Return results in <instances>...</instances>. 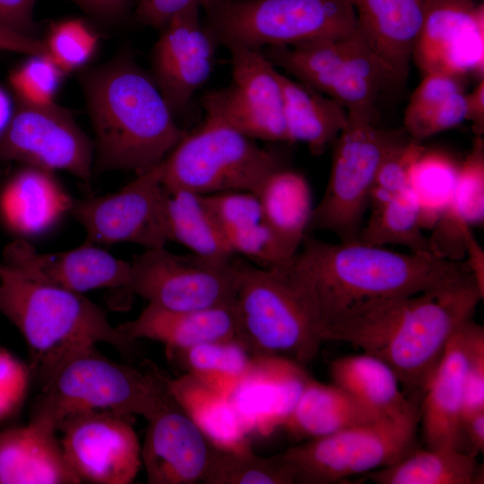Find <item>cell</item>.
Segmentation results:
<instances>
[{
    "label": "cell",
    "instance_id": "obj_31",
    "mask_svg": "<svg viewBox=\"0 0 484 484\" xmlns=\"http://www.w3.org/2000/svg\"><path fill=\"white\" fill-rule=\"evenodd\" d=\"M257 196L264 222L291 260L307 233L314 209L306 177L296 170L282 167L269 176Z\"/></svg>",
    "mask_w": 484,
    "mask_h": 484
},
{
    "label": "cell",
    "instance_id": "obj_40",
    "mask_svg": "<svg viewBox=\"0 0 484 484\" xmlns=\"http://www.w3.org/2000/svg\"><path fill=\"white\" fill-rule=\"evenodd\" d=\"M98 40L83 22L70 19L55 24L44 43L48 55L66 73L91 59Z\"/></svg>",
    "mask_w": 484,
    "mask_h": 484
},
{
    "label": "cell",
    "instance_id": "obj_7",
    "mask_svg": "<svg viewBox=\"0 0 484 484\" xmlns=\"http://www.w3.org/2000/svg\"><path fill=\"white\" fill-rule=\"evenodd\" d=\"M203 25L217 45L270 46L345 38L356 31L350 0H208Z\"/></svg>",
    "mask_w": 484,
    "mask_h": 484
},
{
    "label": "cell",
    "instance_id": "obj_10",
    "mask_svg": "<svg viewBox=\"0 0 484 484\" xmlns=\"http://www.w3.org/2000/svg\"><path fill=\"white\" fill-rule=\"evenodd\" d=\"M419 418L391 419L350 427L291 446L279 456L294 483L331 484L388 466L417 448Z\"/></svg>",
    "mask_w": 484,
    "mask_h": 484
},
{
    "label": "cell",
    "instance_id": "obj_4",
    "mask_svg": "<svg viewBox=\"0 0 484 484\" xmlns=\"http://www.w3.org/2000/svg\"><path fill=\"white\" fill-rule=\"evenodd\" d=\"M0 314L23 336L31 369L43 389L71 359L106 342L124 353L135 341L111 325L104 311L84 297L37 281L0 261Z\"/></svg>",
    "mask_w": 484,
    "mask_h": 484
},
{
    "label": "cell",
    "instance_id": "obj_48",
    "mask_svg": "<svg viewBox=\"0 0 484 484\" xmlns=\"http://www.w3.org/2000/svg\"><path fill=\"white\" fill-rule=\"evenodd\" d=\"M0 50L33 55H48L45 43L0 27Z\"/></svg>",
    "mask_w": 484,
    "mask_h": 484
},
{
    "label": "cell",
    "instance_id": "obj_33",
    "mask_svg": "<svg viewBox=\"0 0 484 484\" xmlns=\"http://www.w3.org/2000/svg\"><path fill=\"white\" fill-rule=\"evenodd\" d=\"M376 484H480L483 468L469 454L416 448L395 462L365 474Z\"/></svg>",
    "mask_w": 484,
    "mask_h": 484
},
{
    "label": "cell",
    "instance_id": "obj_16",
    "mask_svg": "<svg viewBox=\"0 0 484 484\" xmlns=\"http://www.w3.org/2000/svg\"><path fill=\"white\" fill-rule=\"evenodd\" d=\"M412 60L424 73L483 78L484 9L476 0H428Z\"/></svg>",
    "mask_w": 484,
    "mask_h": 484
},
{
    "label": "cell",
    "instance_id": "obj_27",
    "mask_svg": "<svg viewBox=\"0 0 484 484\" xmlns=\"http://www.w3.org/2000/svg\"><path fill=\"white\" fill-rule=\"evenodd\" d=\"M484 222V143L475 136L461 162L457 184L444 213L428 237L433 252L452 261L464 257L462 229Z\"/></svg>",
    "mask_w": 484,
    "mask_h": 484
},
{
    "label": "cell",
    "instance_id": "obj_49",
    "mask_svg": "<svg viewBox=\"0 0 484 484\" xmlns=\"http://www.w3.org/2000/svg\"><path fill=\"white\" fill-rule=\"evenodd\" d=\"M88 13L105 21L121 18L132 0H72Z\"/></svg>",
    "mask_w": 484,
    "mask_h": 484
},
{
    "label": "cell",
    "instance_id": "obj_14",
    "mask_svg": "<svg viewBox=\"0 0 484 484\" xmlns=\"http://www.w3.org/2000/svg\"><path fill=\"white\" fill-rule=\"evenodd\" d=\"M232 80L202 98L205 114L217 117L255 140L288 143L284 104L277 68L258 49L226 48Z\"/></svg>",
    "mask_w": 484,
    "mask_h": 484
},
{
    "label": "cell",
    "instance_id": "obj_20",
    "mask_svg": "<svg viewBox=\"0 0 484 484\" xmlns=\"http://www.w3.org/2000/svg\"><path fill=\"white\" fill-rule=\"evenodd\" d=\"M254 358L252 369L229 400L250 436H267L281 428L311 376L290 358Z\"/></svg>",
    "mask_w": 484,
    "mask_h": 484
},
{
    "label": "cell",
    "instance_id": "obj_37",
    "mask_svg": "<svg viewBox=\"0 0 484 484\" xmlns=\"http://www.w3.org/2000/svg\"><path fill=\"white\" fill-rule=\"evenodd\" d=\"M370 208L371 213L358 241L379 246L401 245L411 252L435 254L429 238L422 232L418 204L410 188Z\"/></svg>",
    "mask_w": 484,
    "mask_h": 484
},
{
    "label": "cell",
    "instance_id": "obj_24",
    "mask_svg": "<svg viewBox=\"0 0 484 484\" xmlns=\"http://www.w3.org/2000/svg\"><path fill=\"white\" fill-rule=\"evenodd\" d=\"M117 328L133 341L162 342L169 352L203 342L237 339L233 306L178 311L148 304L135 319Z\"/></svg>",
    "mask_w": 484,
    "mask_h": 484
},
{
    "label": "cell",
    "instance_id": "obj_47",
    "mask_svg": "<svg viewBox=\"0 0 484 484\" xmlns=\"http://www.w3.org/2000/svg\"><path fill=\"white\" fill-rule=\"evenodd\" d=\"M465 263L481 297H484V250L472 233L471 228L462 229Z\"/></svg>",
    "mask_w": 484,
    "mask_h": 484
},
{
    "label": "cell",
    "instance_id": "obj_15",
    "mask_svg": "<svg viewBox=\"0 0 484 484\" xmlns=\"http://www.w3.org/2000/svg\"><path fill=\"white\" fill-rule=\"evenodd\" d=\"M131 416L107 411L71 414L58 425L68 464L81 482L132 483L142 465Z\"/></svg>",
    "mask_w": 484,
    "mask_h": 484
},
{
    "label": "cell",
    "instance_id": "obj_21",
    "mask_svg": "<svg viewBox=\"0 0 484 484\" xmlns=\"http://www.w3.org/2000/svg\"><path fill=\"white\" fill-rule=\"evenodd\" d=\"M470 320L465 322L449 341L424 390L421 423L427 448L467 453L462 425V402Z\"/></svg>",
    "mask_w": 484,
    "mask_h": 484
},
{
    "label": "cell",
    "instance_id": "obj_51",
    "mask_svg": "<svg viewBox=\"0 0 484 484\" xmlns=\"http://www.w3.org/2000/svg\"><path fill=\"white\" fill-rule=\"evenodd\" d=\"M467 454L476 457L484 452V411L473 414L463 422Z\"/></svg>",
    "mask_w": 484,
    "mask_h": 484
},
{
    "label": "cell",
    "instance_id": "obj_41",
    "mask_svg": "<svg viewBox=\"0 0 484 484\" xmlns=\"http://www.w3.org/2000/svg\"><path fill=\"white\" fill-rule=\"evenodd\" d=\"M419 141L403 136L385 156L369 195V207L378 205L408 189L411 166L423 151Z\"/></svg>",
    "mask_w": 484,
    "mask_h": 484
},
{
    "label": "cell",
    "instance_id": "obj_43",
    "mask_svg": "<svg viewBox=\"0 0 484 484\" xmlns=\"http://www.w3.org/2000/svg\"><path fill=\"white\" fill-rule=\"evenodd\" d=\"M484 411V329L471 319L468 323V358L463 385L462 425Z\"/></svg>",
    "mask_w": 484,
    "mask_h": 484
},
{
    "label": "cell",
    "instance_id": "obj_8",
    "mask_svg": "<svg viewBox=\"0 0 484 484\" xmlns=\"http://www.w3.org/2000/svg\"><path fill=\"white\" fill-rule=\"evenodd\" d=\"M282 167L276 151L207 114L199 128L186 134L160 162L166 190L202 195L230 191L257 195L269 176Z\"/></svg>",
    "mask_w": 484,
    "mask_h": 484
},
{
    "label": "cell",
    "instance_id": "obj_32",
    "mask_svg": "<svg viewBox=\"0 0 484 484\" xmlns=\"http://www.w3.org/2000/svg\"><path fill=\"white\" fill-rule=\"evenodd\" d=\"M466 118L467 100L462 79L430 73L424 74L411 96L403 117L404 132L419 142L454 128Z\"/></svg>",
    "mask_w": 484,
    "mask_h": 484
},
{
    "label": "cell",
    "instance_id": "obj_26",
    "mask_svg": "<svg viewBox=\"0 0 484 484\" xmlns=\"http://www.w3.org/2000/svg\"><path fill=\"white\" fill-rule=\"evenodd\" d=\"M385 418L333 383L311 377L280 428L293 438L308 440Z\"/></svg>",
    "mask_w": 484,
    "mask_h": 484
},
{
    "label": "cell",
    "instance_id": "obj_18",
    "mask_svg": "<svg viewBox=\"0 0 484 484\" xmlns=\"http://www.w3.org/2000/svg\"><path fill=\"white\" fill-rule=\"evenodd\" d=\"M31 280L83 293L95 289H125L130 279V262L86 243L72 250L39 253L23 239L8 244L3 260Z\"/></svg>",
    "mask_w": 484,
    "mask_h": 484
},
{
    "label": "cell",
    "instance_id": "obj_36",
    "mask_svg": "<svg viewBox=\"0 0 484 484\" xmlns=\"http://www.w3.org/2000/svg\"><path fill=\"white\" fill-rule=\"evenodd\" d=\"M461 162L440 150L426 149L409 170L408 187L419 212L422 229H432L446 209L455 189Z\"/></svg>",
    "mask_w": 484,
    "mask_h": 484
},
{
    "label": "cell",
    "instance_id": "obj_2",
    "mask_svg": "<svg viewBox=\"0 0 484 484\" xmlns=\"http://www.w3.org/2000/svg\"><path fill=\"white\" fill-rule=\"evenodd\" d=\"M481 299L471 277L413 296L372 300L343 312L321 337L380 359L407 392L423 393L449 341Z\"/></svg>",
    "mask_w": 484,
    "mask_h": 484
},
{
    "label": "cell",
    "instance_id": "obj_12",
    "mask_svg": "<svg viewBox=\"0 0 484 484\" xmlns=\"http://www.w3.org/2000/svg\"><path fill=\"white\" fill-rule=\"evenodd\" d=\"M167 194L159 163L136 174L116 193L73 200L70 212L92 244L125 242L145 249L164 247L169 241Z\"/></svg>",
    "mask_w": 484,
    "mask_h": 484
},
{
    "label": "cell",
    "instance_id": "obj_23",
    "mask_svg": "<svg viewBox=\"0 0 484 484\" xmlns=\"http://www.w3.org/2000/svg\"><path fill=\"white\" fill-rule=\"evenodd\" d=\"M56 430L30 419L0 433V484H78Z\"/></svg>",
    "mask_w": 484,
    "mask_h": 484
},
{
    "label": "cell",
    "instance_id": "obj_19",
    "mask_svg": "<svg viewBox=\"0 0 484 484\" xmlns=\"http://www.w3.org/2000/svg\"><path fill=\"white\" fill-rule=\"evenodd\" d=\"M142 463L149 484L203 483L214 447L177 404L148 420Z\"/></svg>",
    "mask_w": 484,
    "mask_h": 484
},
{
    "label": "cell",
    "instance_id": "obj_25",
    "mask_svg": "<svg viewBox=\"0 0 484 484\" xmlns=\"http://www.w3.org/2000/svg\"><path fill=\"white\" fill-rule=\"evenodd\" d=\"M73 200L52 171L26 166L4 186L0 213L4 223L23 236L43 233L71 211Z\"/></svg>",
    "mask_w": 484,
    "mask_h": 484
},
{
    "label": "cell",
    "instance_id": "obj_35",
    "mask_svg": "<svg viewBox=\"0 0 484 484\" xmlns=\"http://www.w3.org/2000/svg\"><path fill=\"white\" fill-rule=\"evenodd\" d=\"M169 354L186 373L229 399L249 374L255 359L237 339L203 342Z\"/></svg>",
    "mask_w": 484,
    "mask_h": 484
},
{
    "label": "cell",
    "instance_id": "obj_39",
    "mask_svg": "<svg viewBox=\"0 0 484 484\" xmlns=\"http://www.w3.org/2000/svg\"><path fill=\"white\" fill-rule=\"evenodd\" d=\"M65 73L49 56L33 55L12 71L9 80L19 101L45 105L54 102Z\"/></svg>",
    "mask_w": 484,
    "mask_h": 484
},
{
    "label": "cell",
    "instance_id": "obj_30",
    "mask_svg": "<svg viewBox=\"0 0 484 484\" xmlns=\"http://www.w3.org/2000/svg\"><path fill=\"white\" fill-rule=\"evenodd\" d=\"M169 387L176 403L214 448L234 452L252 449L250 435L229 398L188 373L169 378Z\"/></svg>",
    "mask_w": 484,
    "mask_h": 484
},
{
    "label": "cell",
    "instance_id": "obj_13",
    "mask_svg": "<svg viewBox=\"0 0 484 484\" xmlns=\"http://www.w3.org/2000/svg\"><path fill=\"white\" fill-rule=\"evenodd\" d=\"M0 160L49 171L65 170L89 187L94 143L71 114L55 102L34 105L18 100L0 136Z\"/></svg>",
    "mask_w": 484,
    "mask_h": 484
},
{
    "label": "cell",
    "instance_id": "obj_42",
    "mask_svg": "<svg viewBox=\"0 0 484 484\" xmlns=\"http://www.w3.org/2000/svg\"><path fill=\"white\" fill-rule=\"evenodd\" d=\"M203 196L223 234L263 220L261 203L254 193L230 191Z\"/></svg>",
    "mask_w": 484,
    "mask_h": 484
},
{
    "label": "cell",
    "instance_id": "obj_5",
    "mask_svg": "<svg viewBox=\"0 0 484 484\" xmlns=\"http://www.w3.org/2000/svg\"><path fill=\"white\" fill-rule=\"evenodd\" d=\"M176 404L169 377L154 366L117 363L93 348L65 363L41 389L30 419L57 431L76 412L107 411L149 420Z\"/></svg>",
    "mask_w": 484,
    "mask_h": 484
},
{
    "label": "cell",
    "instance_id": "obj_29",
    "mask_svg": "<svg viewBox=\"0 0 484 484\" xmlns=\"http://www.w3.org/2000/svg\"><path fill=\"white\" fill-rule=\"evenodd\" d=\"M329 371L333 385L379 414L419 418L415 405L401 391L396 375L380 359L363 352L340 357L331 361Z\"/></svg>",
    "mask_w": 484,
    "mask_h": 484
},
{
    "label": "cell",
    "instance_id": "obj_1",
    "mask_svg": "<svg viewBox=\"0 0 484 484\" xmlns=\"http://www.w3.org/2000/svg\"><path fill=\"white\" fill-rule=\"evenodd\" d=\"M300 247L287 268L320 335L356 305L413 296L472 277L465 262L435 254L398 253L359 241L330 243L308 233Z\"/></svg>",
    "mask_w": 484,
    "mask_h": 484
},
{
    "label": "cell",
    "instance_id": "obj_22",
    "mask_svg": "<svg viewBox=\"0 0 484 484\" xmlns=\"http://www.w3.org/2000/svg\"><path fill=\"white\" fill-rule=\"evenodd\" d=\"M356 32L398 85L409 76L428 0H350Z\"/></svg>",
    "mask_w": 484,
    "mask_h": 484
},
{
    "label": "cell",
    "instance_id": "obj_11",
    "mask_svg": "<svg viewBox=\"0 0 484 484\" xmlns=\"http://www.w3.org/2000/svg\"><path fill=\"white\" fill-rule=\"evenodd\" d=\"M131 264L124 298L134 295L169 310L189 311L233 306L239 272L236 257L213 259L179 255L165 247L145 249Z\"/></svg>",
    "mask_w": 484,
    "mask_h": 484
},
{
    "label": "cell",
    "instance_id": "obj_52",
    "mask_svg": "<svg viewBox=\"0 0 484 484\" xmlns=\"http://www.w3.org/2000/svg\"><path fill=\"white\" fill-rule=\"evenodd\" d=\"M13 108L8 94L0 87V136L6 128Z\"/></svg>",
    "mask_w": 484,
    "mask_h": 484
},
{
    "label": "cell",
    "instance_id": "obj_6",
    "mask_svg": "<svg viewBox=\"0 0 484 484\" xmlns=\"http://www.w3.org/2000/svg\"><path fill=\"white\" fill-rule=\"evenodd\" d=\"M236 262L237 340L253 357L282 356L301 364L314 359L323 340L288 264L263 267L239 257Z\"/></svg>",
    "mask_w": 484,
    "mask_h": 484
},
{
    "label": "cell",
    "instance_id": "obj_34",
    "mask_svg": "<svg viewBox=\"0 0 484 484\" xmlns=\"http://www.w3.org/2000/svg\"><path fill=\"white\" fill-rule=\"evenodd\" d=\"M167 192L169 241L208 258L230 259L235 256L202 194L186 190Z\"/></svg>",
    "mask_w": 484,
    "mask_h": 484
},
{
    "label": "cell",
    "instance_id": "obj_50",
    "mask_svg": "<svg viewBox=\"0 0 484 484\" xmlns=\"http://www.w3.org/2000/svg\"><path fill=\"white\" fill-rule=\"evenodd\" d=\"M467 121L472 125L475 136H482L484 132V80H480L474 89L466 94Z\"/></svg>",
    "mask_w": 484,
    "mask_h": 484
},
{
    "label": "cell",
    "instance_id": "obj_46",
    "mask_svg": "<svg viewBox=\"0 0 484 484\" xmlns=\"http://www.w3.org/2000/svg\"><path fill=\"white\" fill-rule=\"evenodd\" d=\"M35 3L36 0H0V27L36 38Z\"/></svg>",
    "mask_w": 484,
    "mask_h": 484
},
{
    "label": "cell",
    "instance_id": "obj_44",
    "mask_svg": "<svg viewBox=\"0 0 484 484\" xmlns=\"http://www.w3.org/2000/svg\"><path fill=\"white\" fill-rule=\"evenodd\" d=\"M30 373V367L0 348V420L14 413L23 402Z\"/></svg>",
    "mask_w": 484,
    "mask_h": 484
},
{
    "label": "cell",
    "instance_id": "obj_38",
    "mask_svg": "<svg viewBox=\"0 0 484 484\" xmlns=\"http://www.w3.org/2000/svg\"><path fill=\"white\" fill-rule=\"evenodd\" d=\"M204 484H294L290 467L279 456L261 457L253 450L214 448Z\"/></svg>",
    "mask_w": 484,
    "mask_h": 484
},
{
    "label": "cell",
    "instance_id": "obj_28",
    "mask_svg": "<svg viewBox=\"0 0 484 484\" xmlns=\"http://www.w3.org/2000/svg\"><path fill=\"white\" fill-rule=\"evenodd\" d=\"M288 143H303L322 154L348 123V111L335 99L278 71Z\"/></svg>",
    "mask_w": 484,
    "mask_h": 484
},
{
    "label": "cell",
    "instance_id": "obj_9",
    "mask_svg": "<svg viewBox=\"0 0 484 484\" xmlns=\"http://www.w3.org/2000/svg\"><path fill=\"white\" fill-rule=\"evenodd\" d=\"M376 117L349 113L335 139L324 194L314 207L308 231L325 230L341 242L358 241L377 170L390 149L403 136L376 125Z\"/></svg>",
    "mask_w": 484,
    "mask_h": 484
},
{
    "label": "cell",
    "instance_id": "obj_45",
    "mask_svg": "<svg viewBox=\"0 0 484 484\" xmlns=\"http://www.w3.org/2000/svg\"><path fill=\"white\" fill-rule=\"evenodd\" d=\"M208 0H137L136 16L143 24L162 29L174 16Z\"/></svg>",
    "mask_w": 484,
    "mask_h": 484
},
{
    "label": "cell",
    "instance_id": "obj_3",
    "mask_svg": "<svg viewBox=\"0 0 484 484\" xmlns=\"http://www.w3.org/2000/svg\"><path fill=\"white\" fill-rule=\"evenodd\" d=\"M95 134V172L139 174L185 136L152 77L127 54L81 76Z\"/></svg>",
    "mask_w": 484,
    "mask_h": 484
},
{
    "label": "cell",
    "instance_id": "obj_17",
    "mask_svg": "<svg viewBox=\"0 0 484 484\" xmlns=\"http://www.w3.org/2000/svg\"><path fill=\"white\" fill-rule=\"evenodd\" d=\"M200 6L174 16L151 55L152 79L173 114L183 111L212 70L218 46L200 19Z\"/></svg>",
    "mask_w": 484,
    "mask_h": 484
}]
</instances>
